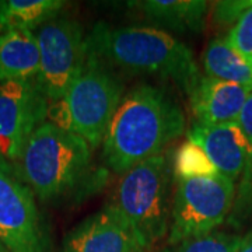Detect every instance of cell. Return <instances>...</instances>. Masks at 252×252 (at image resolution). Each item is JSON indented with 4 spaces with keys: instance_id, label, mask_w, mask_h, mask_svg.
I'll return each instance as SVG.
<instances>
[{
    "instance_id": "9a60e30c",
    "label": "cell",
    "mask_w": 252,
    "mask_h": 252,
    "mask_svg": "<svg viewBox=\"0 0 252 252\" xmlns=\"http://www.w3.org/2000/svg\"><path fill=\"white\" fill-rule=\"evenodd\" d=\"M206 76L231 81L252 90V63L238 54L225 38H215L203 52Z\"/></svg>"
},
{
    "instance_id": "44dd1931",
    "label": "cell",
    "mask_w": 252,
    "mask_h": 252,
    "mask_svg": "<svg viewBox=\"0 0 252 252\" xmlns=\"http://www.w3.org/2000/svg\"><path fill=\"white\" fill-rule=\"evenodd\" d=\"M252 7V1H219L215 6L213 17L220 24H231L237 23L247 10Z\"/></svg>"
},
{
    "instance_id": "7402d4cb",
    "label": "cell",
    "mask_w": 252,
    "mask_h": 252,
    "mask_svg": "<svg viewBox=\"0 0 252 252\" xmlns=\"http://www.w3.org/2000/svg\"><path fill=\"white\" fill-rule=\"evenodd\" d=\"M237 252H252V231L241 238V244Z\"/></svg>"
},
{
    "instance_id": "ffe728a7",
    "label": "cell",
    "mask_w": 252,
    "mask_h": 252,
    "mask_svg": "<svg viewBox=\"0 0 252 252\" xmlns=\"http://www.w3.org/2000/svg\"><path fill=\"white\" fill-rule=\"evenodd\" d=\"M225 39L238 54L252 63V7L238 18Z\"/></svg>"
},
{
    "instance_id": "5bb4252c",
    "label": "cell",
    "mask_w": 252,
    "mask_h": 252,
    "mask_svg": "<svg viewBox=\"0 0 252 252\" xmlns=\"http://www.w3.org/2000/svg\"><path fill=\"white\" fill-rule=\"evenodd\" d=\"M133 6L154 24L178 32H200L209 9L203 0H144Z\"/></svg>"
},
{
    "instance_id": "2e32d148",
    "label": "cell",
    "mask_w": 252,
    "mask_h": 252,
    "mask_svg": "<svg viewBox=\"0 0 252 252\" xmlns=\"http://www.w3.org/2000/svg\"><path fill=\"white\" fill-rule=\"evenodd\" d=\"M64 7L62 0H1L0 34L11 30L32 31L58 17Z\"/></svg>"
},
{
    "instance_id": "5b68a950",
    "label": "cell",
    "mask_w": 252,
    "mask_h": 252,
    "mask_svg": "<svg viewBox=\"0 0 252 252\" xmlns=\"http://www.w3.org/2000/svg\"><path fill=\"white\" fill-rule=\"evenodd\" d=\"M172 182V160L167 153L139 162L118 181L111 205L149 248L170 231Z\"/></svg>"
},
{
    "instance_id": "e0dca14e",
    "label": "cell",
    "mask_w": 252,
    "mask_h": 252,
    "mask_svg": "<svg viewBox=\"0 0 252 252\" xmlns=\"http://www.w3.org/2000/svg\"><path fill=\"white\" fill-rule=\"evenodd\" d=\"M245 137V167L235 193L231 224L240 225L252 215V93L247 99L240 117L237 119Z\"/></svg>"
},
{
    "instance_id": "3957f363",
    "label": "cell",
    "mask_w": 252,
    "mask_h": 252,
    "mask_svg": "<svg viewBox=\"0 0 252 252\" xmlns=\"http://www.w3.org/2000/svg\"><path fill=\"white\" fill-rule=\"evenodd\" d=\"M86 42L87 54L109 69L174 81L188 97L202 77L190 48L165 30L111 27L101 21Z\"/></svg>"
},
{
    "instance_id": "7a4b0ae2",
    "label": "cell",
    "mask_w": 252,
    "mask_h": 252,
    "mask_svg": "<svg viewBox=\"0 0 252 252\" xmlns=\"http://www.w3.org/2000/svg\"><path fill=\"white\" fill-rule=\"evenodd\" d=\"M185 115L167 91L139 84L124 95L102 140V161L109 171L125 174L185 132Z\"/></svg>"
},
{
    "instance_id": "9c48e42d",
    "label": "cell",
    "mask_w": 252,
    "mask_h": 252,
    "mask_svg": "<svg viewBox=\"0 0 252 252\" xmlns=\"http://www.w3.org/2000/svg\"><path fill=\"white\" fill-rule=\"evenodd\" d=\"M49 101L36 80L0 84V157L16 164L30 137L48 121Z\"/></svg>"
},
{
    "instance_id": "8992f818",
    "label": "cell",
    "mask_w": 252,
    "mask_h": 252,
    "mask_svg": "<svg viewBox=\"0 0 252 252\" xmlns=\"http://www.w3.org/2000/svg\"><path fill=\"white\" fill-rule=\"evenodd\" d=\"M168 247L216 231L230 217L235 182L224 175L174 180Z\"/></svg>"
},
{
    "instance_id": "7c38bea8",
    "label": "cell",
    "mask_w": 252,
    "mask_h": 252,
    "mask_svg": "<svg viewBox=\"0 0 252 252\" xmlns=\"http://www.w3.org/2000/svg\"><path fill=\"white\" fill-rule=\"evenodd\" d=\"M188 139L203 149L220 175L240 181L245 167V137L237 122L220 125L193 122Z\"/></svg>"
},
{
    "instance_id": "603a6c76",
    "label": "cell",
    "mask_w": 252,
    "mask_h": 252,
    "mask_svg": "<svg viewBox=\"0 0 252 252\" xmlns=\"http://www.w3.org/2000/svg\"><path fill=\"white\" fill-rule=\"evenodd\" d=\"M0 252H3V251H1V250H0Z\"/></svg>"
},
{
    "instance_id": "ac0fdd59",
    "label": "cell",
    "mask_w": 252,
    "mask_h": 252,
    "mask_svg": "<svg viewBox=\"0 0 252 252\" xmlns=\"http://www.w3.org/2000/svg\"><path fill=\"white\" fill-rule=\"evenodd\" d=\"M174 180L200 178V177H215L219 171L203 149L195 142L187 139L180 144L172 158Z\"/></svg>"
},
{
    "instance_id": "ba28073f",
    "label": "cell",
    "mask_w": 252,
    "mask_h": 252,
    "mask_svg": "<svg viewBox=\"0 0 252 252\" xmlns=\"http://www.w3.org/2000/svg\"><path fill=\"white\" fill-rule=\"evenodd\" d=\"M0 250L51 252V240L35 195L14 165L0 157Z\"/></svg>"
},
{
    "instance_id": "30bf717a",
    "label": "cell",
    "mask_w": 252,
    "mask_h": 252,
    "mask_svg": "<svg viewBox=\"0 0 252 252\" xmlns=\"http://www.w3.org/2000/svg\"><path fill=\"white\" fill-rule=\"evenodd\" d=\"M115 207L105 205L64 237L62 252H150Z\"/></svg>"
},
{
    "instance_id": "52a82bcc",
    "label": "cell",
    "mask_w": 252,
    "mask_h": 252,
    "mask_svg": "<svg viewBox=\"0 0 252 252\" xmlns=\"http://www.w3.org/2000/svg\"><path fill=\"white\" fill-rule=\"evenodd\" d=\"M39 73L36 83L52 104L69 90L87 61L84 28L72 17H55L38 28Z\"/></svg>"
},
{
    "instance_id": "d6986e66",
    "label": "cell",
    "mask_w": 252,
    "mask_h": 252,
    "mask_svg": "<svg viewBox=\"0 0 252 252\" xmlns=\"http://www.w3.org/2000/svg\"><path fill=\"white\" fill-rule=\"evenodd\" d=\"M241 238V235L216 230L210 234L171 245L162 252H237Z\"/></svg>"
},
{
    "instance_id": "8fae6325",
    "label": "cell",
    "mask_w": 252,
    "mask_h": 252,
    "mask_svg": "<svg viewBox=\"0 0 252 252\" xmlns=\"http://www.w3.org/2000/svg\"><path fill=\"white\" fill-rule=\"evenodd\" d=\"M251 93L241 84L202 76L188 98L196 122L220 125L237 122Z\"/></svg>"
},
{
    "instance_id": "4fadbf2b",
    "label": "cell",
    "mask_w": 252,
    "mask_h": 252,
    "mask_svg": "<svg viewBox=\"0 0 252 252\" xmlns=\"http://www.w3.org/2000/svg\"><path fill=\"white\" fill-rule=\"evenodd\" d=\"M39 49L35 32L11 30L0 34V84L36 80Z\"/></svg>"
},
{
    "instance_id": "277c9868",
    "label": "cell",
    "mask_w": 252,
    "mask_h": 252,
    "mask_svg": "<svg viewBox=\"0 0 252 252\" xmlns=\"http://www.w3.org/2000/svg\"><path fill=\"white\" fill-rule=\"evenodd\" d=\"M124 95L125 86L117 73L87 54L80 76L62 98L49 104L48 121L80 136L97 149L102 144Z\"/></svg>"
},
{
    "instance_id": "6da1fadb",
    "label": "cell",
    "mask_w": 252,
    "mask_h": 252,
    "mask_svg": "<svg viewBox=\"0 0 252 252\" xmlns=\"http://www.w3.org/2000/svg\"><path fill=\"white\" fill-rule=\"evenodd\" d=\"M80 136L46 121L30 137L14 168L41 202L80 200L98 192L108 171L95 165Z\"/></svg>"
}]
</instances>
